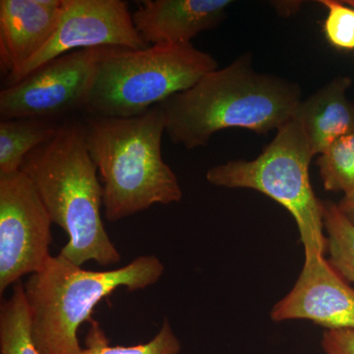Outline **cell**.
<instances>
[{"label": "cell", "instance_id": "cell-3", "mask_svg": "<svg viewBox=\"0 0 354 354\" xmlns=\"http://www.w3.org/2000/svg\"><path fill=\"white\" fill-rule=\"evenodd\" d=\"M83 127L101 176L106 220L118 221L153 205L180 201L178 179L162 158L165 124L160 106L130 118L90 115Z\"/></svg>", "mask_w": 354, "mask_h": 354}, {"label": "cell", "instance_id": "cell-20", "mask_svg": "<svg viewBox=\"0 0 354 354\" xmlns=\"http://www.w3.org/2000/svg\"><path fill=\"white\" fill-rule=\"evenodd\" d=\"M321 346L324 354H354V330H326Z\"/></svg>", "mask_w": 354, "mask_h": 354}, {"label": "cell", "instance_id": "cell-14", "mask_svg": "<svg viewBox=\"0 0 354 354\" xmlns=\"http://www.w3.org/2000/svg\"><path fill=\"white\" fill-rule=\"evenodd\" d=\"M57 127L39 118L0 121V176L20 171L26 157L53 138Z\"/></svg>", "mask_w": 354, "mask_h": 354}, {"label": "cell", "instance_id": "cell-5", "mask_svg": "<svg viewBox=\"0 0 354 354\" xmlns=\"http://www.w3.org/2000/svg\"><path fill=\"white\" fill-rule=\"evenodd\" d=\"M218 68L215 58L192 44L111 48L97 66L85 109L101 118L142 115Z\"/></svg>", "mask_w": 354, "mask_h": 354}, {"label": "cell", "instance_id": "cell-15", "mask_svg": "<svg viewBox=\"0 0 354 354\" xmlns=\"http://www.w3.org/2000/svg\"><path fill=\"white\" fill-rule=\"evenodd\" d=\"M0 354H39L32 337V319L24 283L14 286L0 305Z\"/></svg>", "mask_w": 354, "mask_h": 354}, {"label": "cell", "instance_id": "cell-22", "mask_svg": "<svg viewBox=\"0 0 354 354\" xmlns=\"http://www.w3.org/2000/svg\"><path fill=\"white\" fill-rule=\"evenodd\" d=\"M279 4H276L274 2V6H279V7H286L285 10L281 12L286 13V15H290V13H295L297 12L298 7L300 6V3L301 2L298 1H281L278 2Z\"/></svg>", "mask_w": 354, "mask_h": 354}, {"label": "cell", "instance_id": "cell-23", "mask_svg": "<svg viewBox=\"0 0 354 354\" xmlns=\"http://www.w3.org/2000/svg\"><path fill=\"white\" fill-rule=\"evenodd\" d=\"M344 3L348 4V6L353 7L354 8V0H346V1H344Z\"/></svg>", "mask_w": 354, "mask_h": 354}, {"label": "cell", "instance_id": "cell-12", "mask_svg": "<svg viewBox=\"0 0 354 354\" xmlns=\"http://www.w3.org/2000/svg\"><path fill=\"white\" fill-rule=\"evenodd\" d=\"M232 0H147L133 13L137 31L149 46L191 44L200 32L225 20Z\"/></svg>", "mask_w": 354, "mask_h": 354}, {"label": "cell", "instance_id": "cell-11", "mask_svg": "<svg viewBox=\"0 0 354 354\" xmlns=\"http://www.w3.org/2000/svg\"><path fill=\"white\" fill-rule=\"evenodd\" d=\"M62 8L64 0L0 1V64L7 82L48 43Z\"/></svg>", "mask_w": 354, "mask_h": 354}, {"label": "cell", "instance_id": "cell-4", "mask_svg": "<svg viewBox=\"0 0 354 354\" xmlns=\"http://www.w3.org/2000/svg\"><path fill=\"white\" fill-rule=\"evenodd\" d=\"M165 266L157 256H140L127 266L90 271L64 256H50L24 283L32 337L39 354H78V330L94 308L120 288L135 291L157 283Z\"/></svg>", "mask_w": 354, "mask_h": 354}, {"label": "cell", "instance_id": "cell-21", "mask_svg": "<svg viewBox=\"0 0 354 354\" xmlns=\"http://www.w3.org/2000/svg\"><path fill=\"white\" fill-rule=\"evenodd\" d=\"M337 206L342 213L354 225V190L349 192L348 194L344 195Z\"/></svg>", "mask_w": 354, "mask_h": 354}, {"label": "cell", "instance_id": "cell-6", "mask_svg": "<svg viewBox=\"0 0 354 354\" xmlns=\"http://www.w3.org/2000/svg\"><path fill=\"white\" fill-rule=\"evenodd\" d=\"M314 156L301 123L293 115L257 158L216 165L207 171L206 178L218 187L252 189L279 203L297 223L304 257L326 256L323 202L310 183Z\"/></svg>", "mask_w": 354, "mask_h": 354}, {"label": "cell", "instance_id": "cell-16", "mask_svg": "<svg viewBox=\"0 0 354 354\" xmlns=\"http://www.w3.org/2000/svg\"><path fill=\"white\" fill-rule=\"evenodd\" d=\"M322 202L328 260L348 283H354V225L337 204L329 200Z\"/></svg>", "mask_w": 354, "mask_h": 354}, {"label": "cell", "instance_id": "cell-9", "mask_svg": "<svg viewBox=\"0 0 354 354\" xmlns=\"http://www.w3.org/2000/svg\"><path fill=\"white\" fill-rule=\"evenodd\" d=\"M104 46L137 50L151 46L137 31L127 2L64 0L59 22L53 37L7 86L19 82L35 70L66 53Z\"/></svg>", "mask_w": 354, "mask_h": 354}, {"label": "cell", "instance_id": "cell-17", "mask_svg": "<svg viewBox=\"0 0 354 354\" xmlns=\"http://www.w3.org/2000/svg\"><path fill=\"white\" fill-rule=\"evenodd\" d=\"M317 167L325 190L344 195L354 190V128L320 153Z\"/></svg>", "mask_w": 354, "mask_h": 354}, {"label": "cell", "instance_id": "cell-7", "mask_svg": "<svg viewBox=\"0 0 354 354\" xmlns=\"http://www.w3.org/2000/svg\"><path fill=\"white\" fill-rule=\"evenodd\" d=\"M111 46L66 53L35 70L0 92L1 120H50L78 108L85 109L97 66Z\"/></svg>", "mask_w": 354, "mask_h": 354}, {"label": "cell", "instance_id": "cell-8", "mask_svg": "<svg viewBox=\"0 0 354 354\" xmlns=\"http://www.w3.org/2000/svg\"><path fill=\"white\" fill-rule=\"evenodd\" d=\"M53 221L24 172L0 176V295L50 259Z\"/></svg>", "mask_w": 354, "mask_h": 354}, {"label": "cell", "instance_id": "cell-13", "mask_svg": "<svg viewBox=\"0 0 354 354\" xmlns=\"http://www.w3.org/2000/svg\"><path fill=\"white\" fill-rule=\"evenodd\" d=\"M353 81L337 76L302 100L295 116L301 123L314 155H320L354 128V102L348 97Z\"/></svg>", "mask_w": 354, "mask_h": 354}, {"label": "cell", "instance_id": "cell-10", "mask_svg": "<svg viewBox=\"0 0 354 354\" xmlns=\"http://www.w3.org/2000/svg\"><path fill=\"white\" fill-rule=\"evenodd\" d=\"M271 319L310 321L326 330H354V288L326 256L304 257L295 286L274 305Z\"/></svg>", "mask_w": 354, "mask_h": 354}, {"label": "cell", "instance_id": "cell-1", "mask_svg": "<svg viewBox=\"0 0 354 354\" xmlns=\"http://www.w3.org/2000/svg\"><path fill=\"white\" fill-rule=\"evenodd\" d=\"M301 101L297 84L256 71L250 53H245L160 108L169 139L191 150L206 146L215 133L228 128L258 134L278 130Z\"/></svg>", "mask_w": 354, "mask_h": 354}, {"label": "cell", "instance_id": "cell-2", "mask_svg": "<svg viewBox=\"0 0 354 354\" xmlns=\"http://www.w3.org/2000/svg\"><path fill=\"white\" fill-rule=\"evenodd\" d=\"M20 171L34 184L53 223L68 235L60 255L81 267L88 261L101 266L120 263V254L102 221L104 193L83 122L58 125L53 138L26 157Z\"/></svg>", "mask_w": 354, "mask_h": 354}, {"label": "cell", "instance_id": "cell-18", "mask_svg": "<svg viewBox=\"0 0 354 354\" xmlns=\"http://www.w3.org/2000/svg\"><path fill=\"white\" fill-rule=\"evenodd\" d=\"M90 324L91 328L86 335V346L78 354H179L181 351L180 341L167 319L150 342L131 346H111L100 323L92 320Z\"/></svg>", "mask_w": 354, "mask_h": 354}, {"label": "cell", "instance_id": "cell-19", "mask_svg": "<svg viewBox=\"0 0 354 354\" xmlns=\"http://www.w3.org/2000/svg\"><path fill=\"white\" fill-rule=\"evenodd\" d=\"M327 9L324 34L328 43L337 50H354V8L337 0H321Z\"/></svg>", "mask_w": 354, "mask_h": 354}]
</instances>
